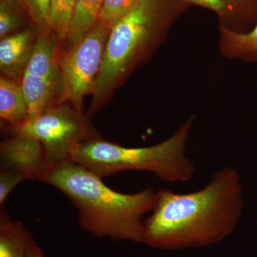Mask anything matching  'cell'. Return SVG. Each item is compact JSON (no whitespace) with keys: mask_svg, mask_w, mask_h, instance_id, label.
Segmentation results:
<instances>
[{"mask_svg":"<svg viewBox=\"0 0 257 257\" xmlns=\"http://www.w3.org/2000/svg\"><path fill=\"white\" fill-rule=\"evenodd\" d=\"M36 243L31 233L20 221L13 220L4 208L0 209V257H28Z\"/></svg>","mask_w":257,"mask_h":257,"instance_id":"11","label":"cell"},{"mask_svg":"<svg viewBox=\"0 0 257 257\" xmlns=\"http://www.w3.org/2000/svg\"><path fill=\"white\" fill-rule=\"evenodd\" d=\"M40 142L43 147L49 170L69 161L74 147L101 138L100 134L85 116L67 103L56 104L32 119L27 120L13 132Z\"/></svg>","mask_w":257,"mask_h":257,"instance_id":"5","label":"cell"},{"mask_svg":"<svg viewBox=\"0 0 257 257\" xmlns=\"http://www.w3.org/2000/svg\"><path fill=\"white\" fill-rule=\"evenodd\" d=\"M187 1L202 5L220 14H224L229 11L231 3V0H187Z\"/></svg>","mask_w":257,"mask_h":257,"instance_id":"19","label":"cell"},{"mask_svg":"<svg viewBox=\"0 0 257 257\" xmlns=\"http://www.w3.org/2000/svg\"><path fill=\"white\" fill-rule=\"evenodd\" d=\"M61 52L62 43L52 30H38L35 50L20 82L28 103V119L60 104Z\"/></svg>","mask_w":257,"mask_h":257,"instance_id":"7","label":"cell"},{"mask_svg":"<svg viewBox=\"0 0 257 257\" xmlns=\"http://www.w3.org/2000/svg\"><path fill=\"white\" fill-rule=\"evenodd\" d=\"M111 29L99 20L78 42L68 48H62L60 104L67 103L83 111L84 98L94 94Z\"/></svg>","mask_w":257,"mask_h":257,"instance_id":"6","label":"cell"},{"mask_svg":"<svg viewBox=\"0 0 257 257\" xmlns=\"http://www.w3.org/2000/svg\"><path fill=\"white\" fill-rule=\"evenodd\" d=\"M219 47L227 58L257 63V24L248 32L241 33L221 28Z\"/></svg>","mask_w":257,"mask_h":257,"instance_id":"12","label":"cell"},{"mask_svg":"<svg viewBox=\"0 0 257 257\" xmlns=\"http://www.w3.org/2000/svg\"><path fill=\"white\" fill-rule=\"evenodd\" d=\"M29 180L26 176L13 171L0 170V205L3 207L12 191L19 184Z\"/></svg>","mask_w":257,"mask_h":257,"instance_id":"18","label":"cell"},{"mask_svg":"<svg viewBox=\"0 0 257 257\" xmlns=\"http://www.w3.org/2000/svg\"><path fill=\"white\" fill-rule=\"evenodd\" d=\"M194 116L189 117L170 138L153 146L125 147L101 138L74 147L69 161L101 179L126 171L151 172L166 182H187L195 172L185 147Z\"/></svg>","mask_w":257,"mask_h":257,"instance_id":"3","label":"cell"},{"mask_svg":"<svg viewBox=\"0 0 257 257\" xmlns=\"http://www.w3.org/2000/svg\"><path fill=\"white\" fill-rule=\"evenodd\" d=\"M23 5L18 0H0V38L23 30Z\"/></svg>","mask_w":257,"mask_h":257,"instance_id":"15","label":"cell"},{"mask_svg":"<svg viewBox=\"0 0 257 257\" xmlns=\"http://www.w3.org/2000/svg\"><path fill=\"white\" fill-rule=\"evenodd\" d=\"M140 0H104L99 20L112 28Z\"/></svg>","mask_w":257,"mask_h":257,"instance_id":"17","label":"cell"},{"mask_svg":"<svg viewBox=\"0 0 257 257\" xmlns=\"http://www.w3.org/2000/svg\"><path fill=\"white\" fill-rule=\"evenodd\" d=\"M42 182L68 198L84 231L96 237L143 243L144 217L157 202V192L151 187L135 194L116 192L99 176L71 161L50 168Z\"/></svg>","mask_w":257,"mask_h":257,"instance_id":"2","label":"cell"},{"mask_svg":"<svg viewBox=\"0 0 257 257\" xmlns=\"http://www.w3.org/2000/svg\"><path fill=\"white\" fill-rule=\"evenodd\" d=\"M157 192V202L145 221L143 243L162 250L202 247L232 234L243 208L239 172L226 166L207 186L187 194Z\"/></svg>","mask_w":257,"mask_h":257,"instance_id":"1","label":"cell"},{"mask_svg":"<svg viewBox=\"0 0 257 257\" xmlns=\"http://www.w3.org/2000/svg\"><path fill=\"white\" fill-rule=\"evenodd\" d=\"M77 2V0H52L51 30L58 37L62 47L67 38Z\"/></svg>","mask_w":257,"mask_h":257,"instance_id":"14","label":"cell"},{"mask_svg":"<svg viewBox=\"0 0 257 257\" xmlns=\"http://www.w3.org/2000/svg\"><path fill=\"white\" fill-rule=\"evenodd\" d=\"M38 35L36 27L25 28L0 40L1 75L21 82L31 60Z\"/></svg>","mask_w":257,"mask_h":257,"instance_id":"9","label":"cell"},{"mask_svg":"<svg viewBox=\"0 0 257 257\" xmlns=\"http://www.w3.org/2000/svg\"><path fill=\"white\" fill-rule=\"evenodd\" d=\"M0 118L12 133L29 118L26 98L20 82L0 77Z\"/></svg>","mask_w":257,"mask_h":257,"instance_id":"10","label":"cell"},{"mask_svg":"<svg viewBox=\"0 0 257 257\" xmlns=\"http://www.w3.org/2000/svg\"><path fill=\"white\" fill-rule=\"evenodd\" d=\"M39 31L51 30L50 15L52 0H18Z\"/></svg>","mask_w":257,"mask_h":257,"instance_id":"16","label":"cell"},{"mask_svg":"<svg viewBox=\"0 0 257 257\" xmlns=\"http://www.w3.org/2000/svg\"><path fill=\"white\" fill-rule=\"evenodd\" d=\"M28 257H45L44 253H42V250L39 247L37 243H34L30 247L29 251Z\"/></svg>","mask_w":257,"mask_h":257,"instance_id":"20","label":"cell"},{"mask_svg":"<svg viewBox=\"0 0 257 257\" xmlns=\"http://www.w3.org/2000/svg\"><path fill=\"white\" fill-rule=\"evenodd\" d=\"M160 0H140L117 22L108 37L88 117L100 110L132 72L162 41Z\"/></svg>","mask_w":257,"mask_h":257,"instance_id":"4","label":"cell"},{"mask_svg":"<svg viewBox=\"0 0 257 257\" xmlns=\"http://www.w3.org/2000/svg\"><path fill=\"white\" fill-rule=\"evenodd\" d=\"M0 170L19 172L29 180L43 182L49 167L41 143L18 135L5 139L0 144Z\"/></svg>","mask_w":257,"mask_h":257,"instance_id":"8","label":"cell"},{"mask_svg":"<svg viewBox=\"0 0 257 257\" xmlns=\"http://www.w3.org/2000/svg\"><path fill=\"white\" fill-rule=\"evenodd\" d=\"M104 2V0H77L62 49L72 46L97 23Z\"/></svg>","mask_w":257,"mask_h":257,"instance_id":"13","label":"cell"}]
</instances>
